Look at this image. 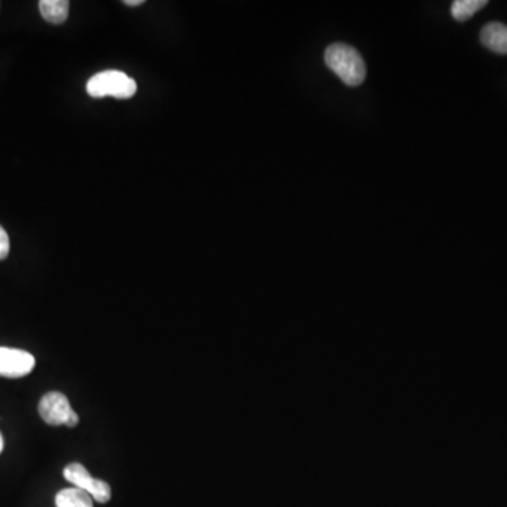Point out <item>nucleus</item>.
Segmentation results:
<instances>
[{
	"instance_id": "20e7f679",
	"label": "nucleus",
	"mask_w": 507,
	"mask_h": 507,
	"mask_svg": "<svg viewBox=\"0 0 507 507\" xmlns=\"http://www.w3.org/2000/svg\"><path fill=\"white\" fill-rule=\"evenodd\" d=\"M64 476L75 488L88 492L92 496L93 501L99 502V503H108L110 501V486L105 481L93 478L92 475L89 474L88 469L83 464H78V462L69 464L64 469Z\"/></svg>"
},
{
	"instance_id": "9d476101",
	"label": "nucleus",
	"mask_w": 507,
	"mask_h": 507,
	"mask_svg": "<svg viewBox=\"0 0 507 507\" xmlns=\"http://www.w3.org/2000/svg\"><path fill=\"white\" fill-rule=\"evenodd\" d=\"M10 240L6 230L0 226V261L9 256Z\"/></svg>"
},
{
	"instance_id": "39448f33",
	"label": "nucleus",
	"mask_w": 507,
	"mask_h": 507,
	"mask_svg": "<svg viewBox=\"0 0 507 507\" xmlns=\"http://www.w3.org/2000/svg\"><path fill=\"white\" fill-rule=\"evenodd\" d=\"M36 367L31 354L16 348L0 347V377L23 378Z\"/></svg>"
},
{
	"instance_id": "1a4fd4ad",
	"label": "nucleus",
	"mask_w": 507,
	"mask_h": 507,
	"mask_svg": "<svg viewBox=\"0 0 507 507\" xmlns=\"http://www.w3.org/2000/svg\"><path fill=\"white\" fill-rule=\"evenodd\" d=\"M488 4L486 0H455L451 6V14L457 22L471 19L476 12Z\"/></svg>"
},
{
	"instance_id": "f257e3e1",
	"label": "nucleus",
	"mask_w": 507,
	"mask_h": 507,
	"mask_svg": "<svg viewBox=\"0 0 507 507\" xmlns=\"http://www.w3.org/2000/svg\"><path fill=\"white\" fill-rule=\"evenodd\" d=\"M324 61L345 85L358 86L365 81L367 66L363 57L348 44H331L324 53Z\"/></svg>"
},
{
	"instance_id": "6e6552de",
	"label": "nucleus",
	"mask_w": 507,
	"mask_h": 507,
	"mask_svg": "<svg viewBox=\"0 0 507 507\" xmlns=\"http://www.w3.org/2000/svg\"><path fill=\"white\" fill-rule=\"evenodd\" d=\"M57 507H93V499L83 489L68 488L59 491L56 496Z\"/></svg>"
},
{
	"instance_id": "423d86ee",
	"label": "nucleus",
	"mask_w": 507,
	"mask_h": 507,
	"mask_svg": "<svg viewBox=\"0 0 507 507\" xmlns=\"http://www.w3.org/2000/svg\"><path fill=\"white\" fill-rule=\"evenodd\" d=\"M481 41L486 48L496 54H507V26L492 22L481 31Z\"/></svg>"
},
{
	"instance_id": "0eeeda50",
	"label": "nucleus",
	"mask_w": 507,
	"mask_h": 507,
	"mask_svg": "<svg viewBox=\"0 0 507 507\" xmlns=\"http://www.w3.org/2000/svg\"><path fill=\"white\" fill-rule=\"evenodd\" d=\"M41 16L53 24H61L68 19V0H41L39 4Z\"/></svg>"
},
{
	"instance_id": "f8f14e48",
	"label": "nucleus",
	"mask_w": 507,
	"mask_h": 507,
	"mask_svg": "<svg viewBox=\"0 0 507 507\" xmlns=\"http://www.w3.org/2000/svg\"><path fill=\"white\" fill-rule=\"evenodd\" d=\"M4 437H2V433H0V454H2V451H4Z\"/></svg>"
},
{
	"instance_id": "f03ea898",
	"label": "nucleus",
	"mask_w": 507,
	"mask_h": 507,
	"mask_svg": "<svg viewBox=\"0 0 507 507\" xmlns=\"http://www.w3.org/2000/svg\"><path fill=\"white\" fill-rule=\"evenodd\" d=\"M86 92L92 98L128 99L137 92V83L121 71H103L89 79Z\"/></svg>"
},
{
	"instance_id": "9b49d317",
	"label": "nucleus",
	"mask_w": 507,
	"mask_h": 507,
	"mask_svg": "<svg viewBox=\"0 0 507 507\" xmlns=\"http://www.w3.org/2000/svg\"><path fill=\"white\" fill-rule=\"evenodd\" d=\"M144 4V0H125V4L127 6H140V4Z\"/></svg>"
},
{
	"instance_id": "7ed1b4c3",
	"label": "nucleus",
	"mask_w": 507,
	"mask_h": 507,
	"mask_svg": "<svg viewBox=\"0 0 507 507\" xmlns=\"http://www.w3.org/2000/svg\"><path fill=\"white\" fill-rule=\"evenodd\" d=\"M39 413L41 419L49 425L75 427L79 423L78 415L71 407L68 398L61 392H48L39 400Z\"/></svg>"
}]
</instances>
